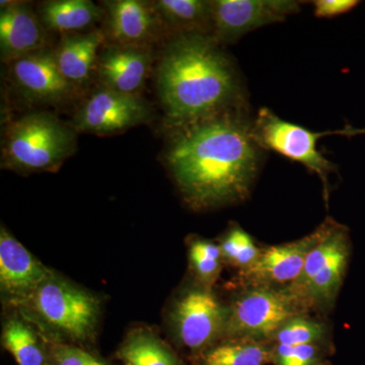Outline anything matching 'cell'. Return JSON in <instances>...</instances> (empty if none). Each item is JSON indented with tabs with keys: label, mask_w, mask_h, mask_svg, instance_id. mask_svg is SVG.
Wrapping results in <instances>:
<instances>
[{
	"label": "cell",
	"mask_w": 365,
	"mask_h": 365,
	"mask_svg": "<svg viewBox=\"0 0 365 365\" xmlns=\"http://www.w3.org/2000/svg\"><path fill=\"white\" fill-rule=\"evenodd\" d=\"M9 64L14 83L31 100L54 104L71 95L73 85L59 71L54 52L39 50Z\"/></svg>",
	"instance_id": "8fae6325"
},
{
	"label": "cell",
	"mask_w": 365,
	"mask_h": 365,
	"mask_svg": "<svg viewBox=\"0 0 365 365\" xmlns=\"http://www.w3.org/2000/svg\"><path fill=\"white\" fill-rule=\"evenodd\" d=\"M150 62V53L144 48L118 46L98 56L96 68L104 88L135 95L148 78Z\"/></svg>",
	"instance_id": "5bb4252c"
},
{
	"label": "cell",
	"mask_w": 365,
	"mask_h": 365,
	"mask_svg": "<svg viewBox=\"0 0 365 365\" xmlns=\"http://www.w3.org/2000/svg\"><path fill=\"white\" fill-rule=\"evenodd\" d=\"M105 37L100 31L64 38L54 52L59 71L72 83H83L97 67L98 49Z\"/></svg>",
	"instance_id": "2e32d148"
},
{
	"label": "cell",
	"mask_w": 365,
	"mask_h": 365,
	"mask_svg": "<svg viewBox=\"0 0 365 365\" xmlns=\"http://www.w3.org/2000/svg\"><path fill=\"white\" fill-rule=\"evenodd\" d=\"M262 150L248 109L235 110L178 129L167 163L185 200L207 209L248 197Z\"/></svg>",
	"instance_id": "6da1fadb"
},
{
	"label": "cell",
	"mask_w": 365,
	"mask_h": 365,
	"mask_svg": "<svg viewBox=\"0 0 365 365\" xmlns=\"http://www.w3.org/2000/svg\"><path fill=\"white\" fill-rule=\"evenodd\" d=\"M228 309L207 289H192L174 312L178 339L194 352H202L225 335Z\"/></svg>",
	"instance_id": "9c48e42d"
},
{
	"label": "cell",
	"mask_w": 365,
	"mask_h": 365,
	"mask_svg": "<svg viewBox=\"0 0 365 365\" xmlns=\"http://www.w3.org/2000/svg\"><path fill=\"white\" fill-rule=\"evenodd\" d=\"M325 334L322 324L295 317L276 333L274 340L277 345L300 346L317 344Z\"/></svg>",
	"instance_id": "603a6c76"
},
{
	"label": "cell",
	"mask_w": 365,
	"mask_h": 365,
	"mask_svg": "<svg viewBox=\"0 0 365 365\" xmlns=\"http://www.w3.org/2000/svg\"><path fill=\"white\" fill-rule=\"evenodd\" d=\"M317 18L332 19L353 11L359 1L355 0H316L312 2Z\"/></svg>",
	"instance_id": "4316f807"
},
{
	"label": "cell",
	"mask_w": 365,
	"mask_h": 365,
	"mask_svg": "<svg viewBox=\"0 0 365 365\" xmlns=\"http://www.w3.org/2000/svg\"><path fill=\"white\" fill-rule=\"evenodd\" d=\"M222 256L242 269L250 267L260 257V250L257 248L253 240L242 228H232L230 234L223 240Z\"/></svg>",
	"instance_id": "cb8c5ba5"
},
{
	"label": "cell",
	"mask_w": 365,
	"mask_h": 365,
	"mask_svg": "<svg viewBox=\"0 0 365 365\" xmlns=\"http://www.w3.org/2000/svg\"><path fill=\"white\" fill-rule=\"evenodd\" d=\"M273 357L274 348L265 341L227 339L201 352L198 365H267Z\"/></svg>",
	"instance_id": "d6986e66"
},
{
	"label": "cell",
	"mask_w": 365,
	"mask_h": 365,
	"mask_svg": "<svg viewBox=\"0 0 365 365\" xmlns=\"http://www.w3.org/2000/svg\"><path fill=\"white\" fill-rule=\"evenodd\" d=\"M160 21L180 34L212 32L210 1L202 0H158L153 2Z\"/></svg>",
	"instance_id": "ac0fdd59"
},
{
	"label": "cell",
	"mask_w": 365,
	"mask_h": 365,
	"mask_svg": "<svg viewBox=\"0 0 365 365\" xmlns=\"http://www.w3.org/2000/svg\"><path fill=\"white\" fill-rule=\"evenodd\" d=\"M101 13L90 0H51L41 6L39 19L44 28L64 34L88 28L101 18Z\"/></svg>",
	"instance_id": "e0dca14e"
},
{
	"label": "cell",
	"mask_w": 365,
	"mask_h": 365,
	"mask_svg": "<svg viewBox=\"0 0 365 365\" xmlns=\"http://www.w3.org/2000/svg\"><path fill=\"white\" fill-rule=\"evenodd\" d=\"M190 259H191L194 270L202 279L205 281L215 279L218 271H220V260L204 258V257L198 256V255L192 254H190Z\"/></svg>",
	"instance_id": "83f0119b"
},
{
	"label": "cell",
	"mask_w": 365,
	"mask_h": 365,
	"mask_svg": "<svg viewBox=\"0 0 365 365\" xmlns=\"http://www.w3.org/2000/svg\"><path fill=\"white\" fill-rule=\"evenodd\" d=\"M321 365H325V364H321Z\"/></svg>",
	"instance_id": "f546056e"
},
{
	"label": "cell",
	"mask_w": 365,
	"mask_h": 365,
	"mask_svg": "<svg viewBox=\"0 0 365 365\" xmlns=\"http://www.w3.org/2000/svg\"><path fill=\"white\" fill-rule=\"evenodd\" d=\"M150 118V107L140 98L103 86L81 106L73 118L72 128L76 132L110 135L143 124Z\"/></svg>",
	"instance_id": "ba28073f"
},
{
	"label": "cell",
	"mask_w": 365,
	"mask_h": 365,
	"mask_svg": "<svg viewBox=\"0 0 365 365\" xmlns=\"http://www.w3.org/2000/svg\"><path fill=\"white\" fill-rule=\"evenodd\" d=\"M34 311L48 326L72 341H86L93 335L98 318L97 299L54 275L30 297Z\"/></svg>",
	"instance_id": "5b68a950"
},
{
	"label": "cell",
	"mask_w": 365,
	"mask_h": 365,
	"mask_svg": "<svg viewBox=\"0 0 365 365\" xmlns=\"http://www.w3.org/2000/svg\"><path fill=\"white\" fill-rule=\"evenodd\" d=\"M337 225L329 220L302 239L270 247L261 252L253 265L242 269V276L254 287L292 284L302 273L309 253L332 234Z\"/></svg>",
	"instance_id": "30bf717a"
},
{
	"label": "cell",
	"mask_w": 365,
	"mask_h": 365,
	"mask_svg": "<svg viewBox=\"0 0 365 365\" xmlns=\"http://www.w3.org/2000/svg\"><path fill=\"white\" fill-rule=\"evenodd\" d=\"M304 309L287 289L254 287L228 309L225 336L228 339H273L281 327Z\"/></svg>",
	"instance_id": "277c9868"
},
{
	"label": "cell",
	"mask_w": 365,
	"mask_h": 365,
	"mask_svg": "<svg viewBox=\"0 0 365 365\" xmlns=\"http://www.w3.org/2000/svg\"><path fill=\"white\" fill-rule=\"evenodd\" d=\"M212 36L180 34L165 48L158 91L168 122L176 130L248 109L239 74Z\"/></svg>",
	"instance_id": "7a4b0ae2"
},
{
	"label": "cell",
	"mask_w": 365,
	"mask_h": 365,
	"mask_svg": "<svg viewBox=\"0 0 365 365\" xmlns=\"http://www.w3.org/2000/svg\"><path fill=\"white\" fill-rule=\"evenodd\" d=\"M322 353L317 344L287 346L274 348L275 365H321Z\"/></svg>",
	"instance_id": "d4e9b609"
},
{
	"label": "cell",
	"mask_w": 365,
	"mask_h": 365,
	"mask_svg": "<svg viewBox=\"0 0 365 365\" xmlns=\"http://www.w3.org/2000/svg\"><path fill=\"white\" fill-rule=\"evenodd\" d=\"M123 365H182L162 341L148 333H137L118 352Z\"/></svg>",
	"instance_id": "44dd1931"
},
{
	"label": "cell",
	"mask_w": 365,
	"mask_h": 365,
	"mask_svg": "<svg viewBox=\"0 0 365 365\" xmlns=\"http://www.w3.org/2000/svg\"><path fill=\"white\" fill-rule=\"evenodd\" d=\"M53 273L4 227L0 232V285L4 294L25 302Z\"/></svg>",
	"instance_id": "7c38bea8"
},
{
	"label": "cell",
	"mask_w": 365,
	"mask_h": 365,
	"mask_svg": "<svg viewBox=\"0 0 365 365\" xmlns=\"http://www.w3.org/2000/svg\"><path fill=\"white\" fill-rule=\"evenodd\" d=\"M76 131L49 113H31L9 125L2 167L20 172H55L76 148Z\"/></svg>",
	"instance_id": "3957f363"
},
{
	"label": "cell",
	"mask_w": 365,
	"mask_h": 365,
	"mask_svg": "<svg viewBox=\"0 0 365 365\" xmlns=\"http://www.w3.org/2000/svg\"><path fill=\"white\" fill-rule=\"evenodd\" d=\"M349 254L350 250L342 252L314 275L302 295V306H328L335 299L344 278Z\"/></svg>",
	"instance_id": "7402d4cb"
},
{
	"label": "cell",
	"mask_w": 365,
	"mask_h": 365,
	"mask_svg": "<svg viewBox=\"0 0 365 365\" xmlns=\"http://www.w3.org/2000/svg\"><path fill=\"white\" fill-rule=\"evenodd\" d=\"M210 4L212 37L220 44L234 43L252 31L281 23L300 11L299 2L292 0H215Z\"/></svg>",
	"instance_id": "52a82bcc"
},
{
	"label": "cell",
	"mask_w": 365,
	"mask_h": 365,
	"mask_svg": "<svg viewBox=\"0 0 365 365\" xmlns=\"http://www.w3.org/2000/svg\"><path fill=\"white\" fill-rule=\"evenodd\" d=\"M50 365H111L104 359L76 346L57 344L50 347Z\"/></svg>",
	"instance_id": "484cf974"
},
{
	"label": "cell",
	"mask_w": 365,
	"mask_h": 365,
	"mask_svg": "<svg viewBox=\"0 0 365 365\" xmlns=\"http://www.w3.org/2000/svg\"><path fill=\"white\" fill-rule=\"evenodd\" d=\"M44 26L25 2L1 1L0 53L1 60H14L45 49Z\"/></svg>",
	"instance_id": "4fadbf2b"
},
{
	"label": "cell",
	"mask_w": 365,
	"mask_h": 365,
	"mask_svg": "<svg viewBox=\"0 0 365 365\" xmlns=\"http://www.w3.org/2000/svg\"><path fill=\"white\" fill-rule=\"evenodd\" d=\"M253 134L263 150H272L314 173L323 182L326 198L329 175L336 165L327 160L318 148V141L326 133H317L300 125L285 121L268 108H262L253 120Z\"/></svg>",
	"instance_id": "8992f818"
},
{
	"label": "cell",
	"mask_w": 365,
	"mask_h": 365,
	"mask_svg": "<svg viewBox=\"0 0 365 365\" xmlns=\"http://www.w3.org/2000/svg\"><path fill=\"white\" fill-rule=\"evenodd\" d=\"M190 254L198 255L204 258L215 259V260H220V257L222 256L220 247L205 241L194 242L190 249Z\"/></svg>",
	"instance_id": "f1b7e54d"
},
{
	"label": "cell",
	"mask_w": 365,
	"mask_h": 365,
	"mask_svg": "<svg viewBox=\"0 0 365 365\" xmlns=\"http://www.w3.org/2000/svg\"><path fill=\"white\" fill-rule=\"evenodd\" d=\"M104 4L109 35L120 46L141 47L155 37L162 23L153 2L113 0Z\"/></svg>",
	"instance_id": "9a60e30c"
},
{
	"label": "cell",
	"mask_w": 365,
	"mask_h": 365,
	"mask_svg": "<svg viewBox=\"0 0 365 365\" xmlns=\"http://www.w3.org/2000/svg\"><path fill=\"white\" fill-rule=\"evenodd\" d=\"M2 343L18 365H50V347L21 319H11L2 332Z\"/></svg>",
	"instance_id": "ffe728a7"
}]
</instances>
